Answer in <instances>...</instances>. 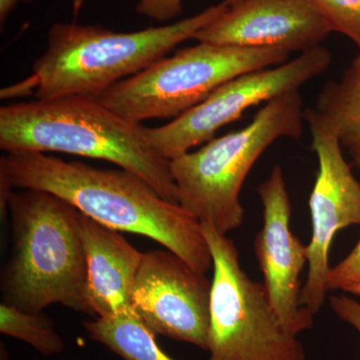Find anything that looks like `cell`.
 <instances>
[{"label": "cell", "instance_id": "1", "mask_svg": "<svg viewBox=\"0 0 360 360\" xmlns=\"http://www.w3.org/2000/svg\"><path fill=\"white\" fill-rule=\"evenodd\" d=\"M0 172L14 189L54 194L104 226L153 239L200 274L212 269L200 220L165 200L134 172L103 169L35 151L6 153L0 160Z\"/></svg>", "mask_w": 360, "mask_h": 360}, {"label": "cell", "instance_id": "2", "mask_svg": "<svg viewBox=\"0 0 360 360\" xmlns=\"http://www.w3.org/2000/svg\"><path fill=\"white\" fill-rule=\"evenodd\" d=\"M0 148L6 153H61L110 161L179 205L170 160L153 146L148 127L118 115L96 97L4 104L0 108Z\"/></svg>", "mask_w": 360, "mask_h": 360}, {"label": "cell", "instance_id": "3", "mask_svg": "<svg viewBox=\"0 0 360 360\" xmlns=\"http://www.w3.org/2000/svg\"><path fill=\"white\" fill-rule=\"evenodd\" d=\"M7 212L13 248L1 276L4 303L26 312L60 303L94 315L79 210L47 191L20 189L9 196Z\"/></svg>", "mask_w": 360, "mask_h": 360}, {"label": "cell", "instance_id": "4", "mask_svg": "<svg viewBox=\"0 0 360 360\" xmlns=\"http://www.w3.org/2000/svg\"><path fill=\"white\" fill-rule=\"evenodd\" d=\"M229 9L226 2L165 26L117 32L99 25L54 23L46 51L33 63L21 89H34L37 99L66 96L98 98L113 85L165 58L193 39Z\"/></svg>", "mask_w": 360, "mask_h": 360}, {"label": "cell", "instance_id": "5", "mask_svg": "<svg viewBox=\"0 0 360 360\" xmlns=\"http://www.w3.org/2000/svg\"><path fill=\"white\" fill-rule=\"evenodd\" d=\"M304 120L302 94L293 90L267 101L243 129L170 160L179 205L225 236L238 229L245 219L241 187L251 168L278 139H300Z\"/></svg>", "mask_w": 360, "mask_h": 360}, {"label": "cell", "instance_id": "6", "mask_svg": "<svg viewBox=\"0 0 360 360\" xmlns=\"http://www.w3.org/2000/svg\"><path fill=\"white\" fill-rule=\"evenodd\" d=\"M290 52L198 42L111 86L98 97L106 108L141 123L176 118L232 78L283 65Z\"/></svg>", "mask_w": 360, "mask_h": 360}, {"label": "cell", "instance_id": "7", "mask_svg": "<svg viewBox=\"0 0 360 360\" xmlns=\"http://www.w3.org/2000/svg\"><path fill=\"white\" fill-rule=\"evenodd\" d=\"M212 257L208 360H307L296 335L281 326L264 284L243 269L231 239L201 224Z\"/></svg>", "mask_w": 360, "mask_h": 360}, {"label": "cell", "instance_id": "8", "mask_svg": "<svg viewBox=\"0 0 360 360\" xmlns=\"http://www.w3.org/2000/svg\"><path fill=\"white\" fill-rule=\"evenodd\" d=\"M333 54L319 45L283 65L239 75L220 85L207 98L172 122L148 127L156 150L168 160L214 139L224 125L238 120L252 106L300 87L328 70Z\"/></svg>", "mask_w": 360, "mask_h": 360}, {"label": "cell", "instance_id": "9", "mask_svg": "<svg viewBox=\"0 0 360 360\" xmlns=\"http://www.w3.org/2000/svg\"><path fill=\"white\" fill-rule=\"evenodd\" d=\"M312 135V149L319 172L309 198L312 236L309 248V272L302 288V307L319 314L328 293L329 250L341 229L360 224V181L343 156L340 139L314 110H305Z\"/></svg>", "mask_w": 360, "mask_h": 360}, {"label": "cell", "instance_id": "10", "mask_svg": "<svg viewBox=\"0 0 360 360\" xmlns=\"http://www.w3.org/2000/svg\"><path fill=\"white\" fill-rule=\"evenodd\" d=\"M212 281L169 250L143 253L131 309L155 335L208 349Z\"/></svg>", "mask_w": 360, "mask_h": 360}, {"label": "cell", "instance_id": "11", "mask_svg": "<svg viewBox=\"0 0 360 360\" xmlns=\"http://www.w3.org/2000/svg\"><path fill=\"white\" fill-rule=\"evenodd\" d=\"M264 226L255 240L264 288L277 319L290 335L314 326V315L300 302V276L309 262V248L290 229L291 202L283 168L276 165L259 184Z\"/></svg>", "mask_w": 360, "mask_h": 360}, {"label": "cell", "instance_id": "12", "mask_svg": "<svg viewBox=\"0 0 360 360\" xmlns=\"http://www.w3.org/2000/svg\"><path fill=\"white\" fill-rule=\"evenodd\" d=\"M331 32L314 0H243L229 7L193 39L291 53L319 46Z\"/></svg>", "mask_w": 360, "mask_h": 360}, {"label": "cell", "instance_id": "13", "mask_svg": "<svg viewBox=\"0 0 360 360\" xmlns=\"http://www.w3.org/2000/svg\"><path fill=\"white\" fill-rule=\"evenodd\" d=\"M79 229L94 314L112 317L134 312L132 290L143 253L130 245L120 231L82 212Z\"/></svg>", "mask_w": 360, "mask_h": 360}, {"label": "cell", "instance_id": "14", "mask_svg": "<svg viewBox=\"0 0 360 360\" xmlns=\"http://www.w3.org/2000/svg\"><path fill=\"white\" fill-rule=\"evenodd\" d=\"M314 110L328 123L360 172V73L347 68L319 92Z\"/></svg>", "mask_w": 360, "mask_h": 360}, {"label": "cell", "instance_id": "15", "mask_svg": "<svg viewBox=\"0 0 360 360\" xmlns=\"http://www.w3.org/2000/svg\"><path fill=\"white\" fill-rule=\"evenodd\" d=\"M90 340L96 341L124 360H174L160 349L155 335L134 314L97 317L84 322Z\"/></svg>", "mask_w": 360, "mask_h": 360}, {"label": "cell", "instance_id": "16", "mask_svg": "<svg viewBox=\"0 0 360 360\" xmlns=\"http://www.w3.org/2000/svg\"><path fill=\"white\" fill-rule=\"evenodd\" d=\"M0 331L27 343L44 355L59 354L65 350V341L54 328L53 321L42 311H22L2 302L0 305Z\"/></svg>", "mask_w": 360, "mask_h": 360}, {"label": "cell", "instance_id": "17", "mask_svg": "<svg viewBox=\"0 0 360 360\" xmlns=\"http://www.w3.org/2000/svg\"><path fill=\"white\" fill-rule=\"evenodd\" d=\"M333 32L345 35L360 52V0H314Z\"/></svg>", "mask_w": 360, "mask_h": 360}, {"label": "cell", "instance_id": "18", "mask_svg": "<svg viewBox=\"0 0 360 360\" xmlns=\"http://www.w3.org/2000/svg\"><path fill=\"white\" fill-rule=\"evenodd\" d=\"M356 283H360V239L352 252L329 270L328 290H342Z\"/></svg>", "mask_w": 360, "mask_h": 360}, {"label": "cell", "instance_id": "19", "mask_svg": "<svg viewBox=\"0 0 360 360\" xmlns=\"http://www.w3.org/2000/svg\"><path fill=\"white\" fill-rule=\"evenodd\" d=\"M229 7L236 6L243 0H224ZM136 11L151 20L163 22L174 20L182 13V0H139Z\"/></svg>", "mask_w": 360, "mask_h": 360}, {"label": "cell", "instance_id": "20", "mask_svg": "<svg viewBox=\"0 0 360 360\" xmlns=\"http://www.w3.org/2000/svg\"><path fill=\"white\" fill-rule=\"evenodd\" d=\"M331 309L340 321L347 322L360 335V302L347 295H333L329 298Z\"/></svg>", "mask_w": 360, "mask_h": 360}, {"label": "cell", "instance_id": "21", "mask_svg": "<svg viewBox=\"0 0 360 360\" xmlns=\"http://www.w3.org/2000/svg\"><path fill=\"white\" fill-rule=\"evenodd\" d=\"M30 0H0V22L4 25L9 14L13 13L14 8L22 2H28Z\"/></svg>", "mask_w": 360, "mask_h": 360}, {"label": "cell", "instance_id": "22", "mask_svg": "<svg viewBox=\"0 0 360 360\" xmlns=\"http://www.w3.org/2000/svg\"><path fill=\"white\" fill-rule=\"evenodd\" d=\"M342 291L350 293V295H360V283L350 284V285L343 288Z\"/></svg>", "mask_w": 360, "mask_h": 360}, {"label": "cell", "instance_id": "23", "mask_svg": "<svg viewBox=\"0 0 360 360\" xmlns=\"http://www.w3.org/2000/svg\"><path fill=\"white\" fill-rule=\"evenodd\" d=\"M350 68H354L355 71H357V72L360 73V54L357 58H355L354 59V61H352V66Z\"/></svg>", "mask_w": 360, "mask_h": 360}]
</instances>
